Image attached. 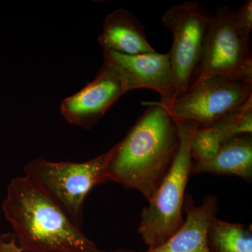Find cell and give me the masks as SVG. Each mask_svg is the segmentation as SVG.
Listing matches in <instances>:
<instances>
[{
	"instance_id": "6da1fadb",
	"label": "cell",
	"mask_w": 252,
	"mask_h": 252,
	"mask_svg": "<svg viewBox=\"0 0 252 252\" xmlns=\"http://www.w3.org/2000/svg\"><path fill=\"white\" fill-rule=\"evenodd\" d=\"M144 104L147 109L109 150L107 175L149 201L171 167L180 139L177 122L160 102Z\"/></svg>"
},
{
	"instance_id": "7a4b0ae2",
	"label": "cell",
	"mask_w": 252,
	"mask_h": 252,
	"mask_svg": "<svg viewBox=\"0 0 252 252\" xmlns=\"http://www.w3.org/2000/svg\"><path fill=\"white\" fill-rule=\"evenodd\" d=\"M1 209L25 252L99 250L62 207L26 176L10 182Z\"/></svg>"
},
{
	"instance_id": "3957f363",
	"label": "cell",
	"mask_w": 252,
	"mask_h": 252,
	"mask_svg": "<svg viewBox=\"0 0 252 252\" xmlns=\"http://www.w3.org/2000/svg\"><path fill=\"white\" fill-rule=\"evenodd\" d=\"M177 122L180 139L178 152L165 178L141 213L137 232L148 250L165 243L185 220V190L193 162L190 142L199 126L190 121Z\"/></svg>"
},
{
	"instance_id": "277c9868",
	"label": "cell",
	"mask_w": 252,
	"mask_h": 252,
	"mask_svg": "<svg viewBox=\"0 0 252 252\" xmlns=\"http://www.w3.org/2000/svg\"><path fill=\"white\" fill-rule=\"evenodd\" d=\"M110 152L83 162H50L34 159L24 167L32 180L81 227L84 200L95 186L109 182Z\"/></svg>"
},
{
	"instance_id": "5b68a950",
	"label": "cell",
	"mask_w": 252,
	"mask_h": 252,
	"mask_svg": "<svg viewBox=\"0 0 252 252\" xmlns=\"http://www.w3.org/2000/svg\"><path fill=\"white\" fill-rule=\"evenodd\" d=\"M216 76L252 84L250 35L238 27L234 11L227 6L219 8L212 16L201 60L190 86Z\"/></svg>"
},
{
	"instance_id": "8992f818",
	"label": "cell",
	"mask_w": 252,
	"mask_h": 252,
	"mask_svg": "<svg viewBox=\"0 0 252 252\" xmlns=\"http://www.w3.org/2000/svg\"><path fill=\"white\" fill-rule=\"evenodd\" d=\"M212 16L197 1L173 5L162 16L164 26L173 36L168 54L175 77L176 97L187 92L193 82Z\"/></svg>"
},
{
	"instance_id": "52a82bcc",
	"label": "cell",
	"mask_w": 252,
	"mask_h": 252,
	"mask_svg": "<svg viewBox=\"0 0 252 252\" xmlns=\"http://www.w3.org/2000/svg\"><path fill=\"white\" fill-rule=\"evenodd\" d=\"M251 97L252 84L216 76L195 83L171 102H160L177 122L190 121L208 127Z\"/></svg>"
},
{
	"instance_id": "ba28073f",
	"label": "cell",
	"mask_w": 252,
	"mask_h": 252,
	"mask_svg": "<svg viewBox=\"0 0 252 252\" xmlns=\"http://www.w3.org/2000/svg\"><path fill=\"white\" fill-rule=\"evenodd\" d=\"M126 94L127 91L119 72L112 63L104 59L94 80L63 100L61 114L69 124L90 129Z\"/></svg>"
},
{
	"instance_id": "9c48e42d",
	"label": "cell",
	"mask_w": 252,
	"mask_h": 252,
	"mask_svg": "<svg viewBox=\"0 0 252 252\" xmlns=\"http://www.w3.org/2000/svg\"><path fill=\"white\" fill-rule=\"evenodd\" d=\"M103 58L112 63L122 77L127 92L149 89L160 95V102L167 103L177 97L176 84L167 54L123 55L103 51Z\"/></svg>"
},
{
	"instance_id": "30bf717a",
	"label": "cell",
	"mask_w": 252,
	"mask_h": 252,
	"mask_svg": "<svg viewBox=\"0 0 252 252\" xmlns=\"http://www.w3.org/2000/svg\"><path fill=\"white\" fill-rule=\"evenodd\" d=\"M183 224L165 243L140 252H210L207 245L209 226L218 211L216 196L209 195L197 206L192 197L186 194Z\"/></svg>"
},
{
	"instance_id": "8fae6325",
	"label": "cell",
	"mask_w": 252,
	"mask_h": 252,
	"mask_svg": "<svg viewBox=\"0 0 252 252\" xmlns=\"http://www.w3.org/2000/svg\"><path fill=\"white\" fill-rule=\"evenodd\" d=\"M98 41L103 51L123 55L156 52L146 37L143 25L128 10L119 9L107 15Z\"/></svg>"
},
{
	"instance_id": "7c38bea8",
	"label": "cell",
	"mask_w": 252,
	"mask_h": 252,
	"mask_svg": "<svg viewBox=\"0 0 252 252\" xmlns=\"http://www.w3.org/2000/svg\"><path fill=\"white\" fill-rule=\"evenodd\" d=\"M236 176L250 182L252 178V136L233 137L220 146L218 153L207 161L193 162L191 174Z\"/></svg>"
},
{
	"instance_id": "4fadbf2b",
	"label": "cell",
	"mask_w": 252,
	"mask_h": 252,
	"mask_svg": "<svg viewBox=\"0 0 252 252\" xmlns=\"http://www.w3.org/2000/svg\"><path fill=\"white\" fill-rule=\"evenodd\" d=\"M210 252H252V228L214 217L207 232Z\"/></svg>"
},
{
	"instance_id": "5bb4252c",
	"label": "cell",
	"mask_w": 252,
	"mask_h": 252,
	"mask_svg": "<svg viewBox=\"0 0 252 252\" xmlns=\"http://www.w3.org/2000/svg\"><path fill=\"white\" fill-rule=\"evenodd\" d=\"M221 144L239 135H252V97L236 110L226 114L213 126Z\"/></svg>"
},
{
	"instance_id": "9a60e30c",
	"label": "cell",
	"mask_w": 252,
	"mask_h": 252,
	"mask_svg": "<svg viewBox=\"0 0 252 252\" xmlns=\"http://www.w3.org/2000/svg\"><path fill=\"white\" fill-rule=\"evenodd\" d=\"M221 144L220 136L213 127H199L190 142L192 159L195 162L211 160L218 153Z\"/></svg>"
},
{
	"instance_id": "2e32d148",
	"label": "cell",
	"mask_w": 252,
	"mask_h": 252,
	"mask_svg": "<svg viewBox=\"0 0 252 252\" xmlns=\"http://www.w3.org/2000/svg\"><path fill=\"white\" fill-rule=\"evenodd\" d=\"M234 19L238 27L248 34L252 30V1L247 0L238 11H234Z\"/></svg>"
},
{
	"instance_id": "e0dca14e",
	"label": "cell",
	"mask_w": 252,
	"mask_h": 252,
	"mask_svg": "<svg viewBox=\"0 0 252 252\" xmlns=\"http://www.w3.org/2000/svg\"><path fill=\"white\" fill-rule=\"evenodd\" d=\"M0 252H26L16 244L14 235L0 236Z\"/></svg>"
},
{
	"instance_id": "ac0fdd59",
	"label": "cell",
	"mask_w": 252,
	"mask_h": 252,
	"mask_svg": "<svg viewBox=\"0 0 252 252\" xmlns=\"http://www.w3.org/2000/svg\"><path fill=\"white\" fill-rule=\"evenodd\" d=\"M96 252H135L132 250H126V249H122V250H114V251H97Z\"/></svg>"
}]
</instances>
